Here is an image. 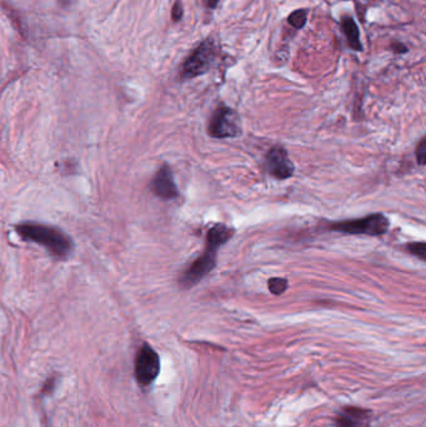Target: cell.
Wrapping results in <instances>:
<instances>
[{
    "mask_svg": "<svg viewBox=\"0 0 426 427\" xmlns=\"http://www.w3.org/2000/svg\"><path fill=\"white\" fill-rule=\"evenodd\" d=\"M16 230L24 240L42 245L55 258L68 256L73 249L72 240L53 227L39 222H21L16 225Z\"/></svg>",
    "mask_w": 426,
    "mask_h": 427,
    "instance_id": "obj_1",
    "label": "cell"
},
{
    "mask_svg": "<svg viewBox=\"0 0 426 427\" xmlns=\"http://www.w3.org/2000/svg\"><path fill=\"white\" fill-rule=\"evenodd\" d=\"M389 229V220L383 214H371L369 217L345 222H334L330 225L332 232H344L349 235L381 237Z\"/></svg>",
    "mask_w": 426,
    "mask_h": 427,
    "instance_id": "obj_2",
    "label": "cell"
},
{
    "mask_svg": "<svg viewBox=\"0 0 426 427\" xmlns=\"http://www.w3.org/2000/svg\"><path fill=\"white\" fill-rule=\"evenodd\" d=\"M215 42L206 39L186 58L181 68L183 79H193L206 73L215 59Z\"/></svg>",
    "mask_w": 426,
    "mask_h": 427,
    "instance_id": "obj_3",
    "label": "cell"
},
{
    "mask_svg": "<svg viewBox=\"0 0 426 427\" xmlns=\"http://www.w3.org/2000/svg\"><path fill=\"white\" fill-rule=\"evenodd\" d=\"M219 248L220 246H218L216 244L208 241L206 253L203 254L200 258H196L194 263L190 265L189 269L186 270L183 276L180 278V285L183 287L188 289V287L198 284L211 273V270L215 268L216 251Z\"/></svg>",
    "mask_w": 426,
    "mask_h": 427,
    "instance_id": "obj_4",
    "label": "cell"
},
{
    "mask_svg": "<svg viewBox=\"0 0 426 427\" xmlns=\"http://www.w3.org/2000/svg\"><path fill=\"white\" fill-rule=\"evenodd\" d=\"M160 372V359L157 351L147 343L138 351L135 358V379L142 386L153 384Z\"/></svg>",
    "mask_w": 426,
    "mask_h": 427,
    "instance_id": "obj_5",
    "label": "cell"
},
{
    "mask_svg": "<svg viewBox=\"0 0 426 427\" xmlns=\"http://www.w3.org/2000/svg\"><path fill=\"white\" fill-rule=\"evenodd\" d=\"M242 123L237 113L227 106H221L214 113L209 125V134L213 137L224 139L240 135Z\"/></svg>",
    "mask_w": 426,
    "mask_h": 427,
    "instance_id": "obj_6",
    "label": "cell"
},
{
    "mask_svg": "<svg viewBox=\"0 0 426 427\" xmlns=\"http://www.w3.org/2000/svg\"><path fill=\"white\" fill-rule=\"evenodd\" d=\"M267 170L276 179H289L294 173V165L286 150L281 147H274L267 155Z\"/></svg>",
    "mask_w": 426,
    "mask_h": 427,
    "instance_id": "obj_7",
    "label": "cell"
},
{
    "mask_svg": "<svg viewBox=\"0 0 426 427\" xmlns=\"http://www.w3.org/2000/svg\"><path fill=\"white\" fill-rule=\"evenodd\" d=\"M152 190L154 194L163 199V200H172L179 195V190L174 181L173 173L168 165H164L159 170L157 175L154 176L152 181Z\"/></svg>",
    "mask_w": 426,
    "mask_h": 427,
    "instance_id": "obj_8",
    "label": "cell"
},
{
    "mask_svg": "<svg viewBox=\"0 0 426 427\" xmlns=\"http://www.w3.org/2000/svg\"><path fill=\"white\" fill-rule=\"evenodd\" d=\"M370 421V411L360 407L344 409L335 420V427H366Z\"/></svg>",
    "mask_w": 426,
    "mask_h": 427,
    "instance_id": "obj_9",
    "label": "cell"
},
{
    "mask_svg": "<svg viewBox=\"0 0 426 427\" xmlns=\"http://www.w3.org/2000/svg\"><path fill=\"white\" fill-rule=\"evenodd\" d=\"M342 33H344L345 37H347L349 47L354 49V50H359V52H360V50L363 49V45H361V42H360V34H359L358 25H357V23L354 21L353 18H350V16L342 18Z\"/></svg>",
    "mask_w": 426,
    "mask_h": 427,
    "instance_id": "obj_10",
    "label": "cell"
},
{
    "mask_svg": "<svg viewBox=\"0 0 426 427\" xmlns=\"http://www.w3.org/2000/svg\"><path fill=\"white\" fill-rule=\"evenodd\" d=\"M306 16H308V11L306 9H300V11L291 13L288 18V21H289L290 25L294 27L295 29H301L306 25Z\"/></svg>",
    "mask_w": 426,
    "mask_h": 427,
    "instance_id": "obj_11",
    "label": "cell"
},
{
    "mask_svg": "<svg viewBox=\"0 0 426 427\" xmlns=\"http://www.w3.org/2000/svg\"><path fill=\"white\" fill-rule=\"evenodd\" d=\"M288 289V281L281 278H273L269 280V290L274 295H281Z\"/></svg>",
    "mask_w": 426,
    "mask_h": 427,
    "instance_id": "obj_12",
    "label": "cell"
},
{
    "mask_svg": "<svg viewBox=\"0 0 426 427\" xmlns=\"http://www.w3.org/2000/svg\"><path fill=\"white\" fill-rule=\"evenodd\" d=\"M408 250L413 255H415L416 258H420L422 261H425L426 258V244L422 243H411L408 245Z\"/></svg>",
    "mask_w": 426,
    "mask_h": 427,
    "instance_id": "obj_13",
    "label": "cell"
},
{
    "mask_svg": "<svg viewBox=\"0 0 426 427\" xmlns=\"http://www.w3.org/2000/svg\"><path fill=\"white\" fill-rule=\"evenodd\" d=\"M425 156H426V142L425 139H422L421 140L420 144L417 145V148H416V159H417V161L420 165H424L425 164Z\"/></svg>",
    "mask_w": 426,
    "mask_h": 427,
    "instance_id": "obj_14",
    "label": "cell"
},
{
    "mask_svg": "<svg viewBox=\"0 0 426 427\" xmlns=\"http://www.w3.org/2000/svg\"><path fill=\"white\" fill-rule=\"evenodd\" d=\"M181 16H183V6H181L180 1H176L173 8V19L175 21H179Z\"/></svg>",
    "mask_w": 426,
    "mask_h": 427,
    "instance_id": "obj_15",
    "label": "cell"
},
{
    "mask_svg": "<svg viewBox=\"0 0 426 427\" xmlns=\"http://www.w3.org/2000/svg\"><path fill=\"white\" fill-rule=\"evenodd\" d=\"M219 1H220V0H206V4H208V6H209L211 9H215L218 4H219Z\"/></svg>",
    "mask_w": 426,
    "mask_h": 427,
    "instance_id": "obj_16",
    "label": "cell"
}]
</instances>
